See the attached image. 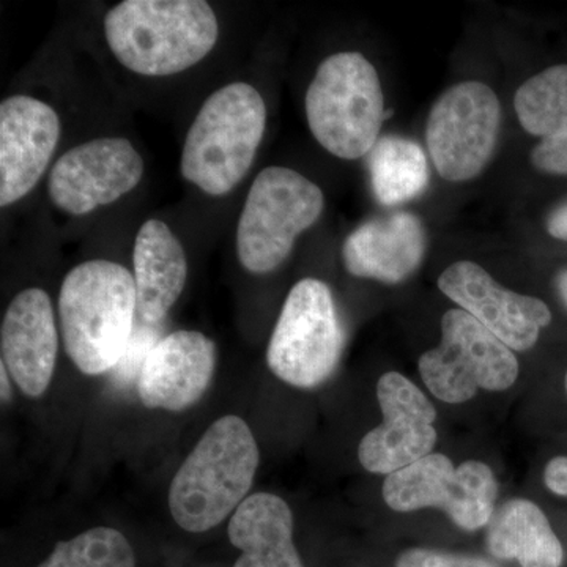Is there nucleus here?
I'll use <instances>...</instances> for the list:
<instances>
[{
    "label": "nucleus",
    "instance_id": "obj_23",
    "mask_svg": "<svg viewBox=\"0 0 567 567\" xmlns=\"http://www.w3.org/2000/svg\"><path fill=\"white\" fill-rule=\"evenodd\" d=\"M39 567H136V557L121 532L96 527L61 540Z\"/></svg>",
    "mask_w": 567,
    "mask_h": 567
},
{
    "label": "nucleus",
    "instance_id": "obj_26",
    "mask_svg": "<svg viewBox=\"0 0 567 567\" xmlns=\"http://www.w3.org/2000/svg\"><path fill=\"white\" fill-rule=\"evenodd\" d=\"M532 163L540 173L567 175V133L540 140L533 148Z\"/></svg>",
    "mask_w": 567,
    "mask_h": 567
},
{
    "label": "nucleus",
    "instance_id": "obj_24",
    "mask_svg": "<svg viewBox=\"0 0 567 567\" xmlns=\"http://www.w3.org/2000/svg\"><path fill=\"white\" fill-rule=\"evenodd\" d=\"M162 339L159 338L158 324L144 322L140 317V320H136L128 349H126L118 364L111 371L114 382L118 386H128L130 383L137 382L148 353Z\"/></svg>",
    "mask_w": 567,
    "mask_h": 567
},
{
    "label": "nucleus",
    "instance_id": "obj_2",
    "mask_svg": "<svg viewBox=\"0 0 567 567\" xmlns=\"http://www.w3.org/2000/svg\"><path fill=\"white\" fill-rule=\"evenodd\" d=\"M104 35L133 73L171 76L210 54L219 25L204 0H125L107 11Z\"/></svg>",
    "mask_w": 567,
    "mask_h": 567
},
{
    "label": "nucleus",
    "instance_id": "obj_10",
    "mask_svg": "<svg viewBox=\"0 0 567 567\" xmlns=\"http://www.w3.org/2000/svg\"><path fill=\"white\" fill-rule=\"evenodd\" d=\"M498 483L491 466L468 461L454 466L450 457L432 453L388 475L383 499L398 513L439 507L465 532L487 527L495 514Z\"/></svg>",
    "mask_w": 567,
    "mask_h": 567
},
{
    "label": "nucleus",
    "instance_id": "obj_30",
    "mask_svg": "<svg viewBox=\"0 0 567 567\" xmlns=\"http://www.w3.org/2000/svg\"><path fill=\"white\" fill-rule=\"evenodd\" d=\"M565 386H566V394H567V372H566V377H565Z\"/></svg>",
    "mask_w": 567,
    "mask_h": 567
},
{
    "label": "nucleus",
    "instance_id": "obj_18",
    "mask_svg": "<svg viewBox=\"0 0 567 567\" xmlns=\"http://www.w3.org/2000/svg\"><path fill=\"white\" fill-rule=\"evenodd\" d=\"M133 268L137 316L162 324L185 289L188 262L181 241L159 219L142 224L134 241Z\"/></svg>",
    "mask_w": 567,
    "mask_h": 567
},
{
    "label": "nucleus",
    "instance_id": "obj_14",
    "mask_svg": "<svg viewBox=\"0 0 567 567\" xmlns=\"http://www.w3.org/2000/svg\"><path fill=\"white\" fill-rule=\"evenodd\" d=\"M61 140V121L50 104L14 95L0 104V207L35 188Z\"/></svg>",
    "mask_w": 567,
    "mask_h": 567
},
{
    "label": "nucleus",
    "instance_id": "obj_21",
    "mask_svg": "<svg viewBox=\"0 0 567 567\" xmlns=\"http://www.w3.org/2000/svg\"><path fill=\"white\" fill-rule=\"evenodd\" d=\"M369 175L375 199L385 207H395L416 199L427 188V158L415 141L385 136L377 141L369 155Z\"/></svg>",
    "mask_w": 567,
    "mask_h": 567
},
{
    "label": "nucleus",
    "instance_id": "obj_12",
    "mask_svg": "<svg viewBox=\"0 0 567 567\" xmlns=\"http://www.w3.org/2000/svg\"><path fill=\"white\" fill-rule=\"evenodd\" d=\"M383 423L361 440L358 458L368 472L393 475L432 454L436 443V410L427 395L399 372L377 383Z\"/></svg>",
    "mask_w": 567,
    "mask_h": 567
},
{
    "label": "nucleus",
    "instance_id": "obj_1",
    "mask_svg": "<svg viewBox=\"0 0 567 567\" xmlns=\"http://www.w3.org/2000/svg\"><path fill=\"white\" fill-rule=\"evenodd\" d=\"M63 344L85 375H103L122 360L137 320L134 276L110 260H89L63 279L59 295Z\"/></svg>",
    "mask_w": 567,
    "mask_h": 567
},
{
    "label": "nucleus",
    "instance_id": "obj_16",
    "mask_svg": "<svg viewBox=\"0 0 567 567\" xmlns=\"http://www.w3.org/2000/svg\"><path fill=\"white\" fill-rule=\"evenodd\" d=\"M0 347L2 363L22 393L32 399L47 393L59 352L50 295L32 287L14 297L3 316Z\"/></svg>",
    "mask_w": 567,
    "mask_h": 567
},
{
    "label": "nucleus",
    "instance_id": "obj_15",
    "mask_svg": "<svg viewBox=\"0 0 567 567\" xmlns=\"http://www.w3.org/2000/svg\"><path fill=\"white\" fill-rule=\"evenodd\" d=\"M216 368V346L199 331H174L153 347L137 380L147 409L183 412L204 398Z\"/></svg>",
    "mask_w": 567,
    "mask_h": 567
},
{
    "label": "nucleus",
    "instance_id": "obj_11",
    "mask_svg": "<svg viewBox=\"0 0 567 567\" xmlns=\"http://www.w3.org/2000/svg\"><path fill=\"white\" fill-rule=\"evenodd\" d=\"M144 175V159L123 137H100L63 153L48 181L55 207L87 215L133 192Z\"/></svg>",
    "mask_w": 567,
    "mask_h": 567
},
{
    "label": "nucleus",
    "instance_id": "obj_9",
    "mask_svg": "<svg viewBox=\"0 0 567 567\" xmlns=\"http://www.w3.org/2000/svg\"><path fill=\"white\" fill-rule=\"evenodd\" d=\"M502 104L488 85L465 81L447 89L429 114L425 141L436 171L447 182L477 177L494 158Z\"/></svg>",
    "mask_w": 567,
    "mask_h": 567
},
{
    "label": "nucleus",
    "instance_id": "obj_20",
    "mask_svg": "<svg viewBox=\"0 0 567 567\" xmlns=\"http://www.w3.org/2000/svg\"><path fill=\"white\" fill-rule=\"evenodd\" d=\"M488 551L499 559H517L522 567H561L565 548L539 506L511 499L487 525Z\"/></svg>",
    "mask_w": 567,
    "mask_h": 567
},
{
    "label": "nucleus",
    "instance_id": "obj_6",
    "mask_svg": "<svg viewBox=\"0 0 567 567\" xmlns=\"http://www.w3.org/2000/svg\"><path fill=\"white\" fill-rule=\"evenodd\" d=\"M322 189L289 167L257 175L237 227V254L245 270L267 275L292 252L295 240L322 216Z\"/></svg>",
    "mask_w": 567,
    "mask_h": 567
},
{
    "label": "nucleus",
    "instance_id": "obj_19",
    "mask_svg": "<svg viewBox=\"0 0 567 567\" xmlns=\"http://www.w3.org/2000/svg\"><path fill=\"white\" fill-rule=\"evenodd\" d=\"M227 535L241 550L234 567H305L293 544L292 509L281 496H248L230 518Z\"/></svg>",
    "mask_w": 567,
    "mask_h": 567
},
{
    "label": "nucleus",
    "instance_id": "obj_29",
    "mask_svg": "<svg viewBox=\"0 0 567 567\" xmlns=\"http://www.w3.org/2000/svg\"><path fill=\"white\" fill-rule=\"evenodd\" d=\"M557 286L559 295H561L563 301H565L567 306V270L561 271V274L558 275Z\"/></svg>",
    "mask_w": 567,
    "mask_h": 567
},
{
    "label": "nucleus",
    "instance_id": "obj_28",
    "mask_svg": "<svg viewBox=\"0 0 567 567\" xmlns=\"http://www.w3.org/2000/svg\"><path fill=\"white\" fill-rule=\"evenodd\" d=\"M9 369L3 363H0V379H2V401L9 402L11 399V385L9 379Z\"/></svg>",
    "mask_w": 567,
    "mask_h": 567
},
{
    "label": "nucleus",
    "instance_id": "obj_4",
    "mask_svg": "<svg viewBox=\"0 0 567 567\" xmlns=\"http://www.w3.org/2000/svg\"><path fill=\"white\" fill-rule=\"evenodd\" d=\"M267 106L246 82H234L208 96L183 145L181 171L208 196L233 192L262 142Z\"/></svg>",
    "mask_w": 567,
    "mask_h": 567
},
{
    "label": "nucleus",
    "instance_id": "obj_8",
    "mask_svg": "<svg viewBox=\"0 0 567 567\" xmlns=\"http://www.w3.org/2000/svg\"><path fill=\"white\" fill-rule=\"evenodd\" d=\"M417 368L427 390L446 404L470 401L480 390H509L518 377L514 350L462 309L443 316L442 342L421 354Z\"/></svg>",
    "mask_w": 567,
    "mask_h": 567
},
{
    "label": "nucleus",
    "instance_id": "obj_3",
    "mask_svg": "<svg viewBox=\"0 0 567 567\" xmlns=\"http://www.w3.org/2000/svg\"><path fill=\"white\" fill-rule=\"evenodd\" d=\"M259 462V446L246 421L219 417L171 483L169 511L175 524L188 533L218 527L248 498Z\"/></svg>",
    "mask_w": 567,
    "mask_h": 567
},
{
    "label": "nucleus",
    "instance_id": "obj_25",
    "mask_svg": "<svg viewBox=\"0 0 567 567\" xmlns=\"http://www.w3.org/2000/svg\"><path fill=\"white\" fill-rule=\"evenodd\" d=\"M395 567H498L484 558L446 554L429 548H410L398 558Z\"/></svg>",
    "mask_w": 567,
    "mask_h": 567
},
{
    "label": "nucleus",
    "instance_id": "obj_13",
    "mask_svg": "<svg viewBox=\"0 0 567 567\" xmlns=\"http://www.w3.org/2000/svg\"><path fill=\"white\" fill-rule=\"evenodd\" d=\"M439 289L516 352L533 349L540 330L551 322L543 300L505 289L470 260L447 267L439 278Z\"/></svg>",
    "mask_w": 567,
    "mask_h": 567
},
{
    "label": "nucleus",
    "instance_id": "obj_27",
    "mask_svg": "<svg viewBox=\"0 0 567 567\" xmlns=\"http://www.w3.org/2000/svg\"><path fill=\"white\" fill-rule=\"evenodd\" d=\"M546 227L550 237L567 241V200L548 215Z\"/></svg>",
    "mask_w": 567,
    "mask_h": 567
},
{
    "label": "nucleus",
    "instance_id": "obj_17",
    "mask_svg": "<svg viewBox=\"0 0 567 567\" xmlns=\"http://www.w3.org/2000/svg\"><path fill=\"white\" fill-rule=\"evenodd\" d=\"M424 254L423 223L409 212L361 224L342 248L350 275L388 284L405 281L415 274Z\"/></svg>",
    "mask_w": 567,
    "mask_h": 567
},
{
    "label": "nucleus",
    "instance_id": "obj_22",
    "mask_svg": "<svg viewBox=\"0 0 567 567\" xmlns=\"http://www.w3.org/2000/svg\"><path fill=\"white\" fill-rule=\"evenodd\" d=\"M514 107L518 122L532 136L567 133V65H555L518 87Z\"/></svg>",
    "mask_w": 567,
    "mask_h": 567
},
{
    "label": "nucleus",
    "instance_id": "obj_7",
    "mask_svg": "<svg viewBox=\"0 0 567 567\" xmlns=\"http://www.w3.org/2000/svg\"><path fill=\"white\" fill-rule=\"evenodd\" d=\"M346 347V330L327 284L301 279L287 295L267 350L279 380L301 390L327 382Z\"/></svg>",
    "mask_w": 567,
    "mask_h": 567
},
{
    "label": "nucleus",
    "instance_id": "obj_5",
    "mask_svg": "<svg viewBox=\"0 0 567 567\" xmlns=\"http://www.w3.org/2000/svg\"><path fill=\"white\" fill-rule=\"evenodd\" d=\"M306 117L331 155L358 159L371 153L386 118L375 66L360 52L330 55L306 93Z\"/></svg>",
    "mask_w": 567,
    "mask_h": 567
}]
</instances>
